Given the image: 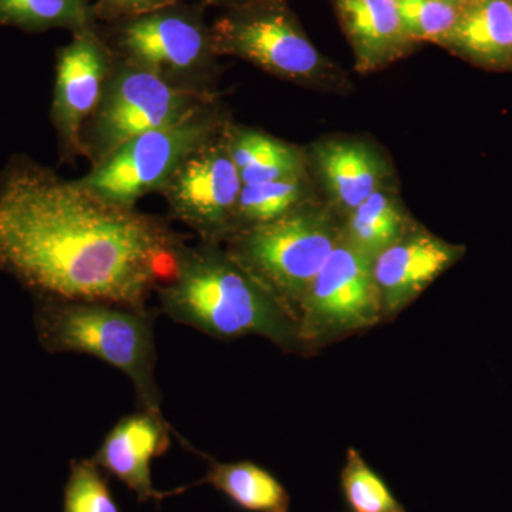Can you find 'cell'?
Listing matches in <instances>:
<instances>
[{"label": "cell", "instance_id": "cell-1", "mask_svg": "<svg viewBox=\"0 0 512 512\" xmlns=\"http://www.w3.org/2000/svg\"><path fill=\"white\" fill-rule=\"evenodd\" d=\"M185 242L167 218L101 200L28 154L0 167V272L33 296L147 311Z\"/></svg>", "mask_w": 512, "mask_h": 512}, {"label": "cell", "instance_id": "cell-2", "mask_svg": "<svg viewBox=\"0 0 512 512\" xmlns=\"http://www.w3.org/2000/svg\"><path fill=\"white\" fill-rule=\"evenodd\" d=\"M156 293L168 318L211 338L261 336L285 352L303 353L296 319L224 245L185 242L174 275Z\"/></svg>", "mask_w": 512, "mask_h": 512}, {"label": "cell", "instance_id": "cell-3", "mask_svg": "<svg viewBox=\"0 0 512 512\" xmlns=\"http://www.w3.org/2000/svg\"><path fill=\"white\" fill-rule=\"evenodd\" d=\"M33 298L37 342L47 353H77L103 360L130 379L144 410L161 413L153 313L119 303Z\"/></svg>", "mask_w": 512, "mask_h": 512}, {"label": "cell", "instance_id": "cell-4", "mask_svg": "<svg viewBox=\"0 0 512 512\" xmlns=\"http://www.w3.org/2000/svg\"><path fill=\"white\" fill-rule=\"evenodd\" d=\"M342 238V218L315 198L278 220L238 231L224 247L296 319L313 279Z\"/></svg>", "mask_w": 512, "mask_h": 512}, {"label": "cell", "instance_id": "cell-5", "mask_svg": "<svg viewBox=\"0 0 512 512\" xmlns=\"http://www.w3.org/2000/svg\"><path fill=\"white\" fill-rule=\"evenodd\" d=\"M218 56L254 64L279 80L345 93L348 76L311 42L286 0H254L228 8L210 25Z\"/></svg>", "mask_w": 512, "mask_h": 512}, {"label": "cell", "instance_id": "cell-6", "mask_svg": "<svg viewBox=\"0 0 512 512\" xmlns=\"http://www.w3.org/2000/svg\"><path fill=\"white\" fill-rule=\"evenodd\" d=\"M100 26V23H99ZM111 53L187 92L217 96L220 56L212 45L201 2L168 8L100 26Z\"/></svg>", "mask_w": 512, "mask_h": 512}, {"label": "cell", "instance_id": "cell-7", "mask_svg": "<svg viewBox=\"0 0 512 512\" xmlns=\"http://www.w3.org/2000/svg\"><path fill=\"white\" fill-rule=\"evenodd\" d=\"M229 120L221 100L214 101L187 119L133 138L76 183L110 204L137 208L141 198L160 194L178 167Z\"/></svg>", "mask_w": 512, "mask_h": 512}, {"label": "cell", "instance_id": "cell-8", "mask_svg": "<svg viewBox=\"0 0 512 512\" xmlns=\"http://www.w3.org/2000/svg\"><path fill=\"white\" fill-rule=\"evenodd\" d=\"M220 100L180 90L113 55L106 86L82 133L83 158L96 167L148 131L178 123Z\"/></svg>", "mask_w": 512, "mask_h": 512}, {"label": "cell", "instance_id": "cell-9", "mask_svg": "<svg viewBox=\"0 0 512 512\" xmlns=\"http://www.w3.org/2000/svg\"><path fill=\"white\" fill-rule=\"evenodd\" d=\"M380 320L373 259L343 237L299 306L296 322L303 352L349 338Z\"/></svg>", "mask_w": 512, "mask_h": 512}, {"label": "cell", "instance_id": "cell-10", "mask_svg": "<svg viewBox=\"0 0 512 512\" xmlns=\"http://www.w3.org/2000/svg\"><path fill=\"white\" fill-rule=\"evenodd\" d=\"M241 190L224 127L178 167L160 194L171 217L192 229L200 241L224 245L237 232Z\"/></svg>", "mask_w": 512, "mask_h": 512}, {"label": "cell", "instance_id": "cell-11", "mask_svg": "<svg viewBox=\"0 0 512 512\" xmlns=\"http://www.w3.org/2000/svg\"><path fill=\"white\" fill-rule=\"evenodd\" d=\"M111 64L113 53L99 25L73 33L72 42L57 49L50 123L60 163L83 158L84 124L99 106Z\"/></svg>", "mask_w": 512, "mask_h": 512}, {"label": "cell", "instance_id": "cell-12", "mask_svg": "<svg viewBox=\"0 0 512 512\" xmlns=\"http://www.w3.org/2000/svg\"><path fill=\"white\" fill-rule=\"evenodd\" d=\"M464 245L451 244L413 224L399 241L373 259V276L382 303L383 320L412 305L444 272L466 255Z\"/></svg>", "mask_w": 512, "mask_h": 512}, {"label": "cell", "instance_id": "cell-13", "mask_svg": "<svg viewBox=\"0 0 512 512\" xmlns=\"http://www.w3.org/2000/svg\"><path fill=\"white\" fill-rule=\"evenodd\" d=\"M309 170L325 191L326 202L342 220L375 194L392 185V168L379 148L363 138L332 137L306 151Z\"/></svg>", "mask_w": 512, "mask_h": 512}, {"label": "cell", "instance_id": "cell-14", "mask_svg": "<svg viewBox=\"0 0 512 512\" xmlns=\"http://www.w3.org/2000/svg\"><path fill=\"white\" fill-rule=\"evenodd\" d=\"M170 426L161 413L140 410L123 417L104 437L93 461L137 495L138 503L163 501L171 491H158L151 463L170 448Z\"/></svg>", "mask_w": 512, "mask_h": 512}, {"label": "cell", "instance_id": "cell-15", "mask_svg": "<svg viewBox=\"0 0 512 512\" xmlns=\"http://www.w3.org/2000/svg\"><path fill=\"white\" fill-rule=\"evenodd\" d=\"M359 73H375L412 53L397 0H333Z\"/></svg>", "mask_w": 512, "mask_h": 512}, {"label": "cell", "instance_id": "cell-16", "mask_svg": "<svg viewBox=\"0 0 512 512\" xmlns=\"http://www.w3.org/2000/svg\"><path fill=\"white\" fill-rule=\"evenodd\" d=\"M440 46L481 69L512 72L511 0H477L466 6Z\"/></svg>", "mask_w": 512, "mask_h": 512}, {"label": "cell", "instance_id": "cell-17", "mask_svg": "<svg viewBox=\"0 0 512 512\" xmlns=\"http://www.w3.org/2000/svg\"><path fill=\"white\" fill-rule=\"evenodd\" d=\"M225 137L242 185L311 174L306 150L265 131L229 120L225 126Z\"/></svg>", "mask_w": 512, "mask_h": 512}, {"label": "cell", "instance_id": "cell-18", "mask_svg": "<svg viewBox=\"0 0 512 512\" xmlns=\"http://www.w3.org/2000/svg\"><path fill=\"white\" fill-rule=\"evenodd\" d=\"M198 454L208 461L207 474L197 483L177 488L174 490L175 494L185 493L192 487L207 484L224 494L242 511L289 512L291 510V495L271 471L254 461L221 463L205 454Z\"/></svg>", "mask_w": 512, "mask_h": 512}, {"label": "cell", "instance_id": "cell-19", "mask_svg": "<svg viewBox=\"0 0 512 512\" xmlns=\"http://www.w3.org/2000/svg\"><path fill=\"white\" fill-rule=\"evenodd\" d=\"M414 224L392 185L380 188L343 220V237L375 259Z\"/></svg>", "mask_w": 512, "mask_h": 512}, {"label": "cell", "instance_id": "cell-20", "mask_svg": "<svg viewBox=\"0 0 512 512\" xmlns=\"http://www.w3.org/2000/svg\"><path fill=\"white\" fill-rule=\"evenodd\" d=\"M97 25L92 0H0V29L30 35L64 29L73 35Z\"/></svg>", "mask_w": 512, "mask_h": 512}, {"label": "cell", "instance_id": "cell-21", "mask_svg": "<svg viewBox=\"0 0 512 512\" xmlns=\"http://www.w3.org/2000/svg\"><path fill=\"white\" fill-rule=\"evenodd\" d=\"M315 198L318 197L312 174L289 180L244 184L239 194L237 232L278 220Z\"/></svg>", "mask_w": 512, "mask_h": 512}, {"label": "cell", "instance_id": "cell-22", "mask_svg": "<svg viewBox=\"0 0 512 512\" xmlns=\"http://www.w3.org/2000/svg\"><path fill=\"white\" fill-rule=\"evenodd\" d=\"M340 490L350 512H409L353 447L346 453L345 466L340 471Z\"/></svg>", "mask_w": 512, "mask_h": 512}, {"label": "cell", "instance_id": "cell-23", "mask_svg": "<svg viewBox=\"0 0 512 512\" xmlns=\"http://www.w3.org/2000/svg\"><path fill=\"white\" fill-rule=\"evenodd\" d=\"M63 512H123L93 458L70 463L63 491Z\"/></svg>", "mask_w": 512, "mask_h": 512}, {"label": "cell", "instance_id": "cell-24", "mask_svg": "<svg viewBox=\"0 0 512 512\" xmlns=\"http://www.w3.org/2000/svg\"><path fill=\"white\" fill-rule=\"evenodd\" d=\"M403 28L414 43L440 45L460 19L461 10L443 0H397Z\"/></svg>", "mask_w": 512, "mask_h": 512}, {"label": "cell", "instance_id": "cell-25", "mask_svg": "<svg viewBox=\"0 0 512 512\" xmlns=\"http://www.w3.org/2000/svg\"><path fill=\"white\" fill-rule=\"evenodd\" d=\"M183 2L188 0H94L93 10L97 22L107 25V23L147 15V13Z\"/></svg>", "mask_w": 512, "mask_h": 512}, {"label": "cell", "instance_id": "cell-26", "mask_svg": "<svg viewBox=\"0 0 512 512\" xmlns=\"http://www.w3.org/2000/svg\"><path fill=\"white\" fill-rule=\"evenodd\" d=\"M200 2L204 6H217V8L228 9L244 5V3L254 2V0H200Z\"/></svg>", "mask_w": 512, "mask_h": 512}, {"label": "cell", "instance_id": "cell-27", "mask_svg": "<svg viewBox=\"0 0 512 512\" xmlns=\"http://www.w3.org/2000/svg\"><path fill=\"white\" fill-rule=\"evenodd\" d=\"M443 2L450 3V5L458 6V8H466L471 3L477 2V0H443Z\"/></svg>", "mask_w": 512, "mask_h": 512}, {"label": "cell", "instance_id": "cell-28", "mask_svg": "<svg viewBox=\"0 0 512 512\" xmlns=\"http://www.w3.org/2000/svg\"><path fill=\"white\" fill-rule=\"evenodd\" d=\"M511 3H512V0H511Z\"/></svg>", "mask_w": 512, "mask_h": 512}]
</instances>
